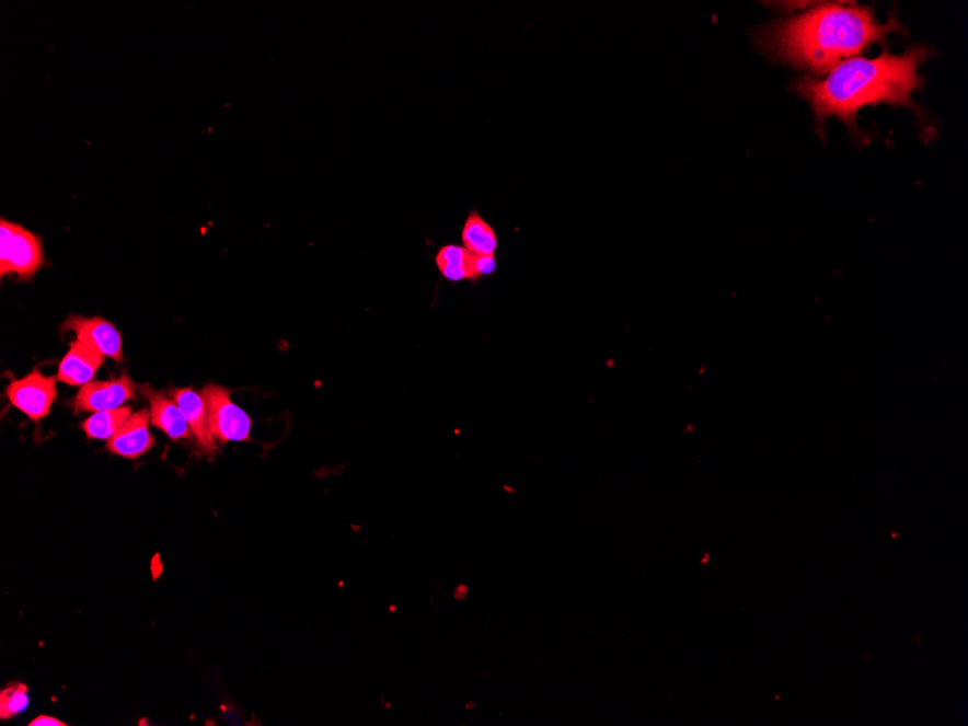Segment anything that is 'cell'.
Returning a JSON list of instances; mask_svg holds the SVG:
<instances>
[{"label": "cell", "instance_id": "1", "mask_svg": "<svg viewBox=\"0 0 968 726\" xmlns=\"http://www.w3.org/2000/svg\"><path fill=\"white\" fill-rule=\"evenodd\" d=\"M926 58L925 47L911 48L902 56L885 53L877 58H850L823 80H800L796 91L810 103L819 123L833 116L854 127L858 112L866 106L915 107L912 95L921 88L920 67Z\"/></svg>", "mask_w": 968, "mask_h": 726}, {"label": "cell", "instance_id": "2", "mask_svg": "<svg viewBox=\"0 0 968 726\" xmlns=\"http://www.w3.org/2000/svg\"><path fill=\"white\" fill-rule=\"evenodd\" d=\"M896 28L894 21L877 22L872 9L825 4L773 25L761 43L780 60L825 76Z\"/></svg>", "mask_w": 968, "mask_h": 726}, {"label": "cell", "instance_id": "3", "mask_svg": "<svg viewBox=\"0 0 968 726\" xmlns=\"http://www.w3.org/2000/svg\"><path fill=\"white\" fill-rule=\"evenodd\" d=\"M46 264L42 237L20 223L0 221V276L16 275L22 280L33 279Z\"/></svg>", "mask_w": 968, "mask_h": 726}, {"label": "cell", "instance_id": "4", "mask_svg": "<svg viewBox=\"0 0 968 726\" xmlns=\"http://www.w3.org/2000/svg\"><path fill=\"white\" fill-rule=\"evenodd\" d=\"M200 394L208 411L210 433L221 446L250 441L253 420L232 402L230 390L218 384H206Z\"/></svg>", "mask_w": 968, "mask_h": 726}, {"label": "cell", "instance_id": "5", "mask_svg": "<svg viewBox=\"0 0 968 726\" xmlns=\"http://www.w3.org/2000/svg\"><path fill=\"white\" fill-rule=\"evenodd\" d=\"M7 396L12 406L38 423L51 412L57 399V379L44 376L38 369L31 371L24 379L12 380Z\"/></svg>", "mask_w": 968, "mask_h": 726}, {"label": "cell", "instance_id": "6", "mask_svg": "<svg viewBox=\"0 0 968 726\" xmlns=\"http://www.w3.org/2000/svg\"><path fill=\"white\" fill-rule=\"evenodd\" d=\"M61 330L73 331L76 339L84 341L99 353L112 360L123 362V337L112 322L102 316L70 315L61 325Z\"/></svg>", "mask_w": 968, "mask_h": 726}, {"label": "cell", "instance_id": "7", "mask_svg": "<svg viewBox=\"0 0 968 726\" xmlns=\"http://www.w3.org/2000/svg\"><path fill=\"white\" fill-rule=\"evenodd\" d=\"M136 383L124 373L119 379L110 382H91L80 388L74 397L76 412H102L118 410L125 402L136 399Z\"/></svg>", "mask_w": 968, "mask_h": 726}, {"label": "cell", "instance_id": "8", "mask_svg": "<svg viewBox=\"0 0 968 726\" xmlns=\"http://www.w3.org/2000/svg\"><path fill=\"white\" fill-rule=\"evenodd\" d=\"M150 411L141 410L129 416L114 437L107 439L106 448L112 454L128 460L140 459L154 447L155 439L150 433Z\"/></svg>", "mask_w": 968, "mask_h": 726}, {"label": "cell", "instance_id": "9", "mask_svg": "<svg viewBox=\"0 0 968 726\" xmlns=\"http://www.w3.org/2000/svg\"><path fill=\"white\" fill-rule=\"evenodd\" d=\"M105 356L84 341L76 339L58 366L57 380L70 387L83 388L93 382Z\"/></svg>", "mask_w": 968, "mask_h": 726}, {"label": "cell", "instance_id": "10", "mask_svg": "<svg viewBox=\"0 0 968 726\" xmlns=\"http://www.w3.org/2000/svg\"><path fill=\"white\" fill-rule=\"evenodd\" d=\"M142 396L150 403L151 424L160 428L170 439H187L192 438V431L185 415L182 414L181 407L174 402V399L165 397L163 393L155 392L154 389L145 384L137 387Z\"/></svg>", "mask_w": 968, "mask_h": 726}, {"label": "cell", "instance_id": "11", "mask_svg": "<svg viewBox=\"0 0 968 726\" xmlns=\"http://www.w3.org/2000/svg\"><path fill=\"white\" fill-rule=\"evenodd\" d=\"M174 402L181 407L182 414L185 415L187 425H189L192 436L196 438L199 446L209 454L217 451V439L212 436L209 428L208 411L204 397L200 393L189 388L174 389L172 392Z\"/></svg>", "mask_w": 968, "mask_h": 726}, {"label": "cell", "instance_id": "12", "mask_svg": "<svg viewBox=\"0 0 968 726\" xmlns=\"http://www.w3.org/2000/svg\"><path fill=\"white\" fill-rule=\"evenodd\" d=\"M461 241L464 249L474 255H495L499 246L496 231L484 221L477 210H472L465 219Z\"/></svg>", "mask_w": 968, "mask_h": 726}, {"label": "cell", "instance_id": "13", "mask_svg": "<svg viewBox=\"0 0 968 726\" xmlns=\"http://www.w3.org/2000/svg\"><path fill=\"white\" fill-rule=\"evenodd\" d=\"M472 253L461 245H443L438 251L436 264L443 279L454 281L472 280Z\"/></svg>", "mask_w": 968, "mask_h": 726}, {"label": "cell", "instance_id": "14", "mask_svg": "<svg viewBox=\"0 0 968 726\" xmlns=\"http://www.w3.org/2000/svg\"><path fill=\"white\" fill-rule=\"evenodd\" d=\"M131 415V406L95 412V414L84 420L82 428L89 439H110L118 433V429L123 427L125 420Z\"/></svg>", "mask_w": 968, "mask_h": 726}, {"label": "cell", "instance_id": "15", "mask_svg": "<svg viewBox=\"0 0 968 726\" xmlns=\"http://www.w3.org/2000/svg\"><path fill=\"white\" fill-rule=\"evenodd\" d=\"M28 688L22 683L8 685L0 692V718L12 719L28 707Z\"/></svg>", "mask_w": 968, "mask_h": 726}, {"label": "cell", "instance_id": "16", "mask_svg": "<svg viewBox=\"0 0 968 726\" xmlns=\"http://www.w3.org/2000/svg\"><path fill=\"white\" fill-rule=\"evenodd\" d=\"M496 268L495 255H472V281H477L483 276L493 275Z\"/></svg>", "mask_w": 968, "mask_h": 726}, {"label": "cell", "instance_id": "17", "mask_svg": "<svg viewBox=\"0 0 968 726\" xmlns=\"http://www.w3.org/2000/svg\"><path fill=\"white\" fill-rule=\"evenodd\" d=\"M66 725L67 724L61 723V721L53 718V716H48V715H39L34 721H31V724H30V726H66Z\"/></svg>", "mask_w": 968, "mask_h": 726}]
</instances>
